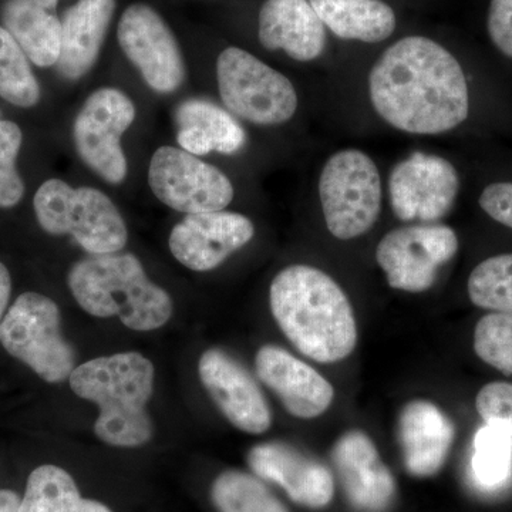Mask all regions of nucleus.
Here are the masks:
<instances>
[{
	"mask_svg": "<svg viewBox=\"0 0 512 512\" xmlns=\"http://www.w3.org/2000/svg\"><path fill=\"white\" fill-rule=\"evenodd\" d=\"M373 109L389 126L417 136H436L463 124L470 93L456 57L429 37H403L369 73Z\"/></svg>",
	"mask_w": 512,
	"mask_h": 512,
	"instance_id": "1",
	"label": "nucleus"
},
{
	"mask_svg": "<svg viewBox=\"0 0 512 512\" xmlns=\"http://www.w3.org/2000/svg\"><path fill=\"white\" fill-rule=\"evenodd\" d=\"M272 315L302 355L336 363L352 355L357 326L352 303L335 279L309 265H291L269 288Z\"/></svg>",
	"mask_w": 512,
	"mask_h": 512,
	"instance_id": "2",
	"label": "nucleus"
},
{
	"mask_svg": "<svg viewBox=\"0 0 512 512\" xmlns=\"http://www.w3.org/2000/svg\"><path fill=\"white\" fill-rule=\"evenodd\" d=\"M154 380L153 363L137 352L96 357L77 366L69 377L76 396L99 406L96 436L123 448L144 446L153 437L147 404Z\"/></svg>",
	"mask_w": 512,
	"mask_h": 512,
	"instance_id": "3",
	"label": "nucleus"
},
{
	"mask_svg": "<svg viewBox=\"0 0 512 512\" xmlns=\"http://www.w3.org/2000/svg\"><path fill=\"white\" fill-rule=\"evenodd\" d=\"M67 285L84 312L103 319L117 316L137 332L163 328L173 316L170 293L150 281L140 259L127 252L80 259Z\"/></svg>",
	"mask_w": 512,
	"mask_h": 512,
	"instance_id": "4",
	"label": "nucleus"
},
{
	"mask_svg": "<svg viewBox=\"0 0 512 512\" xmlns=\"http://www.w3.org/2000/svg\"><path fill=\"white\" fill-rule=\"evenodd\" d=\"M33 207L43 231L70 235L90 255L116 254L126 248V221L116 204L97 188H74L52 178L40 185Z\"/></svg>",
	"mask_w": 512,
	"mask_h": 512,
	"instance_id": "5",
	"label": "nucleus"
},
{
	"mask_svg": "<svg viewBox=\"0 0 512 512\" xmlns=\"http://www.w3.org/2000/svg\"><path fill=\"white\" fill-rule=\"evenodd\" d=\"M319 198L333 237L349 241L365 235L382 211V177L375 161L356 148L333 154L320 173Z\"/></svg>",
	"mask_w": 512,
	"mask_h": 512,
	"instance_id": "6",
	"label": "nucleus"
},
{
	"mask_svg": "<svg viewBox=\"0 0 512 512\" xmlns=\"http://www.w3.org/2000/svg\"><path fill=\"white\" fill-rule=\"evenodd\" d=\"M0 342L47 383L64 382L76 369L74 350L62 335L59 306L49 296L20 295L0 322Z\"/></svg>",
	"mask_w": 512,
	"mask_h": 512,
	"instance_id": "7",
	"label": "nucleus"
},
{
	"mask_svg": "<svg viewBox=\"0 0 512 512\" xmlns=\"http://www.w3.org/2000/svg\"><path fill=\"white\" fill-rule=\"evenodd\" d=\"M217 82L225 107L255 126H281L298 110L291 80L239 47L218 56Z\"/></svg>",
	"mask_w": 512,
	"mask_h": 512,
	"instance_id": "8",
	"label": "nucleus"
},
{
	"mask_svg": "<svg viewBox=\"0 0 512 512\" xmlns=\"http://www.w3.org/2000/svg\"><path fill=\"white\" fill-rule=\"evenodd\" d=\"M136 116L133 100L114 87L97 89L77 113L73 126L77 154L106 183L126 181L128 164L121 138Z\"/></svg>",
	"mask_w": 512,
	"mask_h": 512,
	"instance_id": "9",
	"label": "nucleus"
},
{
	"mask_svg": "<svg viewBox=\"0 0 512 512\" xmlns=\"http://www.w3.org/2000/svg\"><path fill=\"white\" fill-rule=\"evenodd\" d=\"M148 185L158 201L187 215L225 210L235 197L220 168L171 146L157 148L151 157Z\"/></svg>",
	"mask_w": 512,
	"mask_h": 512,
	"instance_id": "10",
	"label": "nucleus"
},
{
	"mask_svg": "<svg viewBox=\"0 0 512 512\" xmlns=\"http://www.w3.org/2000/svg\"><path fill=\"white\" fill-rule=\"evenodd\" d=\"M457 251V234L447 225H410L384 235L376 248V261L390 288L421 293L436 284L439 269Z\"/></svg>",
	"mask_w": 512,
	"mask_h": 512,
	"instance_id": "11",
	"label": "nucleus"
},
{
	"mask_svg": "<svg viewBox=\"0 0 512 512\" xmlns=\"http://www.w3.org/2000/svg\"><path fill=\"white\" fill-rule=\"evenodd\" d=\"M117 39L151 90L170 94L183 86L187 74L183 52L173 30L151 6H128L121 16Z\"/></svg>",
	"mask_w": 512,
	"mask_h": 512,
	"instance_id": "12",
	"label": "nucleus"
},
{
	"mask_svg": "<svg viewBox=\"0 0 512 512\" xmlns=\"http://www.w3.org/2000/svg\"><path fill=\"white\" fill-rule=\"evenodd\" d=\"M460 177L446 158L413 153L393 168L389 197L394 215L403 222L433 224L456 204Z\"/></svg>",
	"mask_w": 512,
	"mask_h": 512,
	"instance_id": "13",
	"label": "nucleus"
},
{
	"mask_svg": "<svg viewBox=\"0 0 512 512\" xmlns=\"http://www.w3.org/2000/svg\"><path fill=\"white\" fill-rule=\"evenodd\" d=\"M254 222L231 211L187 215L168 238L174 258L194 272H208L244 248L254 238Z\"/></svg>",
	"mask_w": 512,
	"mask_h": 512,
	"instance_id": "14",
	"label": "nucleus"
},
{
	"mask_svg": "<svg viewBox=\"0 0 512 512\" xmlns=\"http://www.w3.org/2000/svg\"><path fill=\"white\" fill-rule=\"evenodd\" d=\"M202 386L229 423L249 434H262L272 413L254 377L235 357L221 349L202 353L198 363Z\"/></svg>",
	"mask_w": 512,
	"mask_h": 512,
	"instance_id": "15",
	"label": "nucleus"
},
{
	"mask_svg": "<svg viewBox=\"0 0 512 512\" xmlns=\"http://www.w3.org/2000/svg\"><path fill=\"white\" fill-rule=\"evenodd\" d=\"M343 493L360 512H384L396 497V481L372 439L360 430L346 431L330 453Z\"/></svg>",
	"mask_w": 512,
	"mask_h": 512,
	"instance_id": "16",
	"label": "nucleus"
},
{
	"mask_svg": "<svg viewBox=\"0 0 512 512\" xmlns=\"http://www.w3.org/2000/svg\"><path fill=\"white\" fill-rule=\"evenodd\" d=\"M252 471L281 485L293 503L319 508L332 503L335 481L325 464L285 443H265L249 451Z\"/></svg>",
	"mask_w": 512,
	"mask_h": 512,
	"instance_id": "17",
	"label": "nucleus"
},
{
	"mask_svg": "<svg viewBox=\"0 0 512 512\" xmlns=\"http://www.w3.org/2000/svg\"><path fill=\"white\" fill-rule=\"evenodd\" d=\"M261 382L281 399L289 414L316 419L332 406L335 390L312 366L274 345H265L255 357Z\"/></svg>",
	"mask_w": 512,
	"mask_h": 512,
	"instance_id": "18",
	"label": "nucleus"
},
{
	"mask_svg": "<svg viewBox=\"0 0 512 512\" xmlns=\"http://www.w3.org/2000/svg\"><path fill=\"white\" fill-rule=\"evenodd\" d=\"M397 439L407 473L431 477L446 463L454 440V426L436 404L413 400L399 414Z\"/></svg>",
	"mask_w": 512,
	"mask_h": 512,
	"instance_id": "19",
	"label": "nucleus"
},
{
	"mask_svg": "<svg viewBox=\"0 0 512 512\" xmlns=\"http://www.w3.org/2000/svg\"><path fill=\"white\" fill-rule=\"evenodd\" d=\"M259 42L284 50L298 62H312L326 47V29L308 0H266L259 12Z\"/></svg>",
	"mask_w": 512,
	"mask_h": 512,
	"instance_id": "20",
	"label": "nucleus"
},
{
	"mask_svg": "<svg viewBox=\"0 0 512 512\" xmlns=\"http://www.w3.org/2000/svg\"><path fill=\"white\" fill-rule=\"evenodd\" d=\"M116 10V0H79L64 13L62 47L56 66L64 79H83L99 59Z\"/></svg>",
	"mask_w": 512,
	"mask_h": 512,
	"instance_id": "21",
	"label": "nucleus"
},
{
	"mask_svg": "<svg viewBox=\"0 0 512 512\" xmlns=\"http://www.w3.org/2000/svg\"><path fill=\"white\" fill-rule=\"evenodd\" d=\"M57 3L59 0H8L3 6L5 29L39 67L59 62L62 20L55 13Z\"/></svg>",
	"mask_w": 512,
	"mask_h": 512,
	"instance_id": "22",
	"label": "nucleus"
},
{
	"mask_svg": "<svg viewBox=\"0 0 512 512\" xmlns=\"http://www.w3.org/2000/svg\"><path fill=\"white\" fill-rule=\"evenodd\" d=\"M325 28L343 40L379 43L396 29L394 10L382 0H309Z\"/></svg>",
	"mask_w": 512,
	"mask_h": 512,
	"instance_id": "23",
	"label": "nucleus"
},
{
	"mask_svg": "<svg viewBox=\"0 0 512 512\" xmlns=\"http://www.w3.org/2000/svg\"><path fill=\"white\" fill-rule=\"evenodd\" d=\"M19 512H113L80 495L72 476L57 466H40L29 476Z\"/></svg>",
	"mask_w": 512,
	"mask_h": 512,
	"instance_id": "24",
	"label": "nucleus"
},
{
	"mask_svg": "<svg viewBox=\"0 0 512 512\" xmlns=\"http://www.w3.org/2000/svg\"><path fill=\"white\" fill-rule=\"evenodd\" d=\"M211 498L218 512H289L262 481L244 471L228 470L215 478Z\"/></svg>",
	"mask_w": 512,
	"mask_h": 512,
	"instance_id": "25",
	"label": "nucleus"
},
{
	"mask_svg": "<svg viewBox=\"0 0 512 512\" xmlns=\"http://www.w3.org/2000/svg\"><path fill=\"white\" fill-rule=\"evenodd\" d=\"M40 96L28 56L15 37L0 26V97L13 106L30 109L39 103Z\"/></svg>",
	"mask_w": 512,
	"mask_h": 512,
	"instance_id": "26",
	"label": "nucleus"
},
{
	"mask_svg": "<svg viewBox=\"0 0 512 512\" xmlns=\"http://www.w3.org/2000/svg\"><path fill=\"white\" fill-rule=\"evenodd\" d=\"M180 127H200L214 143L215 151L235 154L247 143V133L238 121L217 104L208 100H188L178 107Z\"/></svg>",
	"mask_w": 512,
	"mask_h": 512,
	"instance_id": "27",
	"label": "nucleus"
},
{
	"mask_svg": "<svg viewBox=\"0 0 512 512\" xmlns=\"http://www.w3.org/2000/svg\"><path fill=\"white\" fill-rule=\"evenodd\" d=\"M467 289L478 308L512 315V254L480 262L468 278Z\"/></svg>",
	"mask_w": 512,
	"mask_h": 512,
	"instance_id": "28",
	"label": "nucleus"
},
{
	"mask_svg": "<svg viewBox=\"0 0 512 512\" xmlns=\"http://www.w3.org/2000/svg\"><path fill=\"white\" fill-rule=\"evenodd\" d=\"M512 466V439L493 426L478 431L474 440L473 471L484 487H498L507 480Z\"/></svg>",
	"mask_w": 512,
	"mask_h": 512,
	"instance_id": "29",
	"label": "nucleus"
},
{
	"mask_svg": "<svg viewBox=\"0 0 512 512\" xmlns=\"http://www.w3.org/2000/svg\"><path fill=\"white\" fill-rule=\"evenodd\" d=\"M474 350L484 363L512 376V315L493 312L478 320Z\"/></svg>",
	"mask_w": 512,
	"mask_h": 512,
	"instance_id": "30",
	"label": "nucleus"
},
{
	"mask_svg": "<svg viewBox=\"0 0 512 512\" xmlns=\"http://www.w3.org/2000/svg\"><path fill=\"white\" fill-rule=\"evenodd\" d=\"M23 134L18 124L0 120V208H13L25 195V184L16 168Z\"/></svg>",
	"mask_w": 512,
	"mask_h": 512,
	"instance_id": "31",
	"label": "nucleus"
},
{
	"mask_svg": "<svg viewBox=\"0 0 512 512\" xmlns=\"http://www.w3.org/2000/svg\"><path fill=\"white\" fill-rule=\"evenodd\" d=\"M477 412L488 426L497 427L512 439V384L493 382L481 387Z\"/></svg>",
	"mask_w": 512,
	"mask_h": 512,
	"instance_id": "32",
	"label": "nucleus"
},
{
	"mask_svg": "<svg viewBox=\"0 0 512 512\" xmlns=\"http://www.w3.org/2000/svg\"><path fill=\"white\" fill-rule=\"evenodd\" d=\"M487 30L493 45L512 59V0H491Z\"/></svg>",
	"mask_w": 512,
	"mask_h": 512,
	"instance_id": "33",
	"label": "nucleus"
},
{
	"mask_svg": "<svg viewBox=\"0 0 512 512\" xmlns=\"http://www.w3.org/2000/svg\"><path fill=\"white\" fill-rule=\"evenodd\" d=\"M478 204L488 217L512 229V183L498 181L487 185L481 192Z\"/></svg>",
	"mask_w": 512,
	"mask_h": 512,
	"instance_id": "34",
	"label": "nucleus"
},
{
	"mask_svg": "<svg viewBox=\"0 0 512 512\" xmlns=\"http://www.w3.org/2000/svg\"><path fill=\"white\" fill-rule=\"evenodd\" d=\"M177 141L180 147L192 156H207L211 151H215L214 143L200 127L185 126L180 127L177 134Z\"/></svg>",
	"mask_w": 512,
	"mask_h": 512,
	"instance_id": "35",
	"label": "nucleus"
},
{
	"mask_svg": "<svg viewBox=\"0 0 512 512\" xmlns=\"http://www.w3.org/2000/svg\"><path fill=\"white\" fill-rule=\"evenodd\" d=\"M10 292H12V279H10L8 268L0 262V320L8 306Z\"/></svg>",
	"mask_w": 512,
	"mask_h": 512,
	"instance_id": "36",
	"label": "nucleus"
},
{
	"mask_svg": "<svg viewBox=\"0 0 512 512\" xmlns=\"http://www.w3.org/2000/svg\"><path fill=\"white\" fill-rule=\"evenodd\" d=\"M18 494L9 490H0V512H19Z\"/></svg>",
	"mask_w": 512,
	"mask_h": 512,
	"instance_id": "37",
	"label": "nucleus"
}]
</instances>
